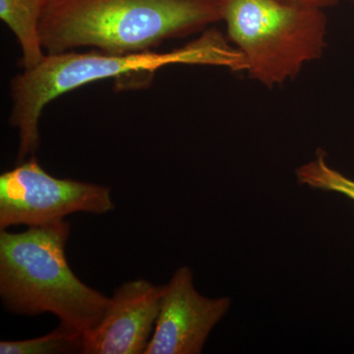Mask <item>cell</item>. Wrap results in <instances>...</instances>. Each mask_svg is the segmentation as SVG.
Masks as SVG:
<instances>
[{"label":"cell","mask_w":354,"mask_h":354,"mask_svg":"<svg viewBox=\"0 0 354 354\" xmlns=\"http://www.w3.org/2000/svg\"><path fill=\"white\" fill-rule=\"evenodd\" d=\"M171 65H201L244 72L243 57L227 36L209 28L191 43L169 51L109 53L95 50L46 53L41 62L10 81L9 123L18 132L17 162L38 152L41 146L39 120L44 109L58 97L100 81L130 78L145 83L158 69Z\"/></svg>","instance_id":"6da1fadb"},{"label":"cell","mask_w":354,"mask_h":354,"mask_svg":"<svg viewBox=\"0 0 354 354\" xmlns=\"http://www.w3.org/2000/svg\"><path fill=\"white\" fill-rule=\"evenodd\" d=\"M223 0H53L39 27L46 53L157 50L223 21Z\"/></svg>","instance_id":"7a4b0ae2"},{"label":"cell","mask_w":354,"mask_h":354,"mask_svg":"<svg viewBox=\"0 0 354 354\" xmlns=\"http://www.w3.org/2000/svg\"><path fill=\"white\" fill-rule=\"evenodd\" d=\"M70 225L55 221L25 232H0V297L20 315L51 313L83 335L101 321L109 297L86 286L66 258Z\"/></svg>","instance_id":"3957f363"},{"label":"cell","mask_w":354,"mask_h":354,"mask_svg":"<svg viewBox=\"0 0 354 354\" xmlns=\"http://www.w3.org/2000/svg\"><path fill=\"white\" fill-rule=\"evenodd\" d=\"M227 38L244 73L267 88L295 80L327 48L325 10L283 0H223Z\"/></svg>","instance_id":"277c9868"},{"label":"cell","mask_w":354,"mask_h":354,"mask_svg":"<svg viewBox=\"0 0 354 354\" xmlns=\"http://www.w3.org/2000/svg\"><path fill=\"white\" fill-rule=\"evenodd\" d=\"M115 209L111 188L101 184L57 178L36 156L0 176V228L39 227L74 213L104 215Z\"/></svg>","instance_id":"5b68a950"},{"label":"cell","mask_w":354,"mask_h":354,"mask_svg":"<svg viewBox=\"0 0 354 354\" xmlns=\"http://www.w3.org/2000/svg\"><path fill=\"white\" fill-rule=\"evenodd\" d=\"M230 297L198 292L189 267L179 268L165 286L155 330L144 354H199L230 309Z\"/></svg>","instance_id":"8992f818"},{"label":"cell","mask_w":354,"mask_h":354,"mask_svg":"<svg viewBox=\"0 0 354 354\" xmlns=\"http://www.w3.org/2000/svg\"><path fill=\"white\" fill-rule=\"evenodd\" d=\"M165 286L144 279L121 285L97 326L82 335L83 354H142L150 342Z\"/></svg>","instance_id":"52a82bcc"},{"label":"cell","mask_w":354,"mask_h":354,"mask_svg":"<svg viewBox=\"0 0 354 354\" xmlns=\"http://www.w3.org/2000/svg\"><path fill=\"white\" fill-rule=\"evenodd\" d=\"M53 0H0V19L19 44L21 69L36 66L46 55L39 35L41 19Z\"/></svg>","instance_id":"ba28073f"},{"label":"cell","mask_w":354,"mask_h":354,"mask_svg":"<svg viewBox=\"0 0 354 354\" xmlns=\"http://www.w3.org/2000/svg\"><path fill=\"white\" fill-rule=\"evenodd\" d=\"M82 335L59 327L36 339L0 342L1 354H62L80 353Z\"/></svg>","instance_id":"9c48e42d"},{"label":"cell","mask_w":354,"mask_h":354,"mask_svg":"<svg viewBox=\"0 0 354 354\" xmlns=\"http://www.w3.org/2000/svg\"><path fill=\"white\" fill-rule=\"evenodd\" d=\"M327 155L318 150L314 160L298 167L295 174L298 183L313 189L339 193L354 201V180L328 164Z\"/></svg>","instance_id":"30bf717a"},{"label":"cell","mask_w":354,"mask_h":354,"mask_svg":"<svg viewBox=\"0 0 354 354\" xmlns=\"http://www.w3.org/2000/svg\"><path fill=\"white\" fill-rule=\"evenodd\" d=\"M283 1L299 4V6L316 7V8L326 10V9L330 8V7L337 6L339 0H283Z\"/></svg>","instance_id":"8fae6325"},{"label":"cell","mask_w":354,"mask_h":354,"mask_svg":"<svg viewBox=\"0 0 354 354\" xmlns=\"http://www.w3.org/2000/svg\"><path fill=\"white\" fill-rule=\"evenodd\" d=\"M354 2V1H353Z\"/></svg>","instance_id":"7c38bea8"}]
</instances>
